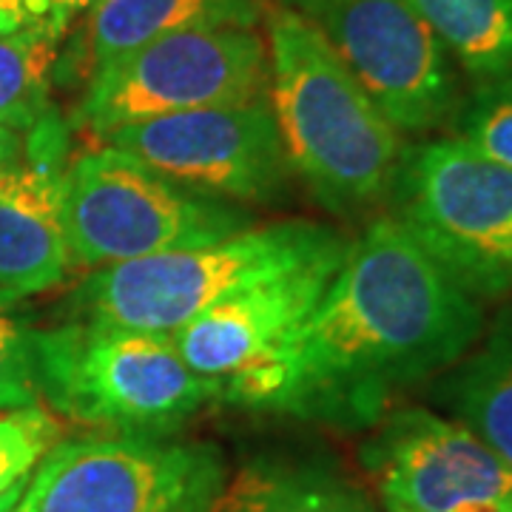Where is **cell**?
<instances>
[{
	"instance_id": "obj_24",
	"label": "cell",
	"mask_w": 512,
	"mask_h": 512,
	"mask_svg": "<svg viewBox=\"0 0 512 512\" xmlns=\"http://www.w3.org/2000/svg\"><path fill=\"white\" fill-rule=\"evenodd\" d=\"M20 163V134L0 126V168H12Z\"/></svg>"
},
{
	"instance_id": "obj_22",
	"label": "cell",
	"mask_w": 512,
	"mask_h": 512,
	"mask_svg": "<svg viewBox=\"0 0 512 512\" xmlns=\"http://www.w3.org/2000/svg\"><path fill=\"white\" fill-rule=\"evenodd\" d=\"M52 3L55 0H0V9L9 12L20 26H26V23L52 18Z\"/></svg>"
},
{
	"instance_id": "obj_2",
	"label": "cell",
	"mask_w": 512,
	"mask_h": 512,
	"mask_svg": "<svg viewBox=\"0 0 512 512\" xmlns=\"http://www.w3.org/2000/svg\"><path fill=\"white\" fill-rule=\"evenodd\" d=\"M268 106L291 171L336 211L382 200L402 165L399 131L291 6L268 12Z\"/></svg>"
},
{
	"instance_id": "obj_14",
	"label": "cell",
	"mask_w": 512,
	"mask_h": 512,
	"mask_svg": "<svg viewBox=\"0 0 512 512\" xmlns=\"http://www.w3.org/2000/svg\"><path fill=\"white\" fill-rule=\"evenodd\" d=\"M262 0H100L89 20L92 74L185 29H251Z\"/></svg>"
},
{
	"instance_id": "obj_5",
	"label": "cell",
	"mask_w": 512,
	"mask_h": 512,
	"mask_svg": "<svg viewBox=\"0 0 512 512\" xmlns=\"http://www.w3.org/2000/svg\"><path fill=\"white\" fill-rule=\"evenodd\" d=\"M63 228L72 262L111 268L211 245L248 228L245 214L165 180L120 148L83 154L63 174Z\"/></svg>"
},
{
	"instance_id": "obj_4",
	"label": "cell",
	"mask_w": 512,
	"mask_h": 512,
	"mask_svg": "<svg viewBox=\"0 0 512 512\" xmlns=\"http://www.w3.org/2000/svg\"><path fill=\"white\" fill-rule=\"evenodd\" d=\"M350 242L316 222H279L165 254L103 268L74 299L80 319L174 333L248 285L339 256Z\"/></svg>"
},
{
	"instance_id": "obj_25",
	"label": "cell",
	"mask_w": 512,
	"mask_h": 512,
	"mask_svg": "<svg viewBox=\"0 0 512 512\" xmlns=\"http://www.w3.org/2000/svg\"><path fill=\"white\" fill-rule=\"evenodd\" d=\"M26 484H29V478H26V481H18L15 487H9V490L0 493V512H12L18 507L20 498L26 493Z\"/></svg>"
},
{
	"instance_id": "obj_11",
	"label": "cell",
	"mask_w": 512,
	"mask_h": 512,
	"mask_svg": "<svg viewBox=\"0 0 512 512\" xmlns=\"http://www.w3.org/2000/svg\"><path fill=\"white\" fill-rule=\"evenodd\" d=\"M365 464L387 512H512V467L461 421L424 407L384 419Z\"/></svg>"
},
{
	"instance_id": "obj_1",
	"label": "cell",
	"mask_w": 512,
	"mask_h": 512,
	"mask_svg": "<svg viewBox=\"0 0 512 512\" xmlns=\"http://www.w3.org/2000/svg\"><path fill=\"white\" fill-rule=\"evenodd\" d=\"M484 336V313L399 220L350 242L316 311L234 404L302 419L370 424L427 376H444Z\"/></svg>"
},
{
	"instance_id": "obj_10",
	"label": "cell",
	"mask_w": 512,
	"mask_h": 512,
	"mask_svg": "<svg viewBox=\"0 0 512 512\" xmlns=\"http://www.w3.org/2000/svg\"><path fill=\"white\" fill-rule=\"evenodd\" d=\"M106 143L214 200H271L291 171L268 97L131 123Z\"/></svg>"
},
{
	"instance_id": "obj_3",
	"label": "cell",
	"mask_w": 512,
	"mask_h": 512,
	"mask_svg": "<svg viewBox=\"0 0 512 512\" xmlns=\"http://www.w3.org/2000/svg\"><path fill=\"white\" fill-rule=\"evenodd\" d=\"M29 350L37 396L94 427L163 433L220 399V384L185 365L171 333L74 319L29 333Z\"/></svg>"
},
{
	"instance_id": "obj_13",
	"label": "cell",
	"mask_w": 512,
	"mask_h": 512,
	"mask_svg": "<svg viewBox=\"0 0 512 512\" xmlns=\"http://www.w3.org/2000/svg\"><path fill=\"white\" fill-rule=\"evenodd\" d=\"M63 174L35 165L0 168V305L49 291L69 274Z\"/></svg>"
},
{
	"instance_id": "obj_27",
	"label": "cell",
	"mask_w": 512,
	"mask_h": 512,
	"mask_svg": "<svg viewBox=\"0 0 512 512\" xmlns=\"http://www.w3.org/2000/svg\"><path fill=\"white\" fill-rule=\"evenodd\" d=\"M12 512H20V510H18V507H15V510H12Z\"/></svg>"
},
{
	"instance_id": "obj_19",
	"label": "cell",
	"mask_w": 512,
	"mask_h": 512,
	"mask_svg": "<svg viewBox=\"0 0 512 512\" xmlns=\"http://www.w3.org/2000/svg\"><path fill=\"white\" fill-rule=\"evenodd\" d=\"M60 439L55 416L40 407H18L0 416V493L26 481Z\"/></svg>"
},
{
	"instance_id": "obj_21",
	"label": "cell",
	"mask_w": 512,
	"mask_h": 512,
	"mask_svg": "<svg viewBox=\"0 0 512 512\" xmlns=\"http://www.w3.org/2000/svg\"><path fill=\"white\" fill-rule=\"evenodd\" d=\"M29 404H37L29 333H23L0 311V410H18Z\"/></svg>"
},
{
	"instance_id": "obj_8",
	"label": "cell",
	"mask_w": 512,
	"mask_h": 512,
	"mask_svg": "<svg viewBox=\"0 0 512 512\" xmlns=\"http://www.w3.org/2000/svg\"><path fill=\"white\" fill-rule=\"evenodd\" d=\"M268 94V52L254 29H185L92 74L80 120L97 134L177 111L237 106Z\"/></svg>"
},
{
	"instance_id": "obj_15",
	"label": "cell",
	"mask_w": 512,
	"mask_h": 512,
	"mask_svg": "<svg viewBox=\"0 0 512 512\" xmlns=\"http://www.w3.org/2000/svg\"><path fill=\"white\" fill-rule=\"evenodd\" d=\"M441 402L512 467V311L447 370Z\"/></svg>"
},
{
	"instance_id": "obj_16",
	"label": "cell",
	"mask_w": 512,
	"mask_h": 512,
	"mask_svg": "<svg viewBox=\"0 0 512 512\" xmlns=\"http://www.w3.org/2000/svg\"><path fill=\"white\" fill-rule=\"evenodd\" d=\"M205 512H376L345 478L285 461H254L222 484Z\"/></svg>"
},
{
	"instance_id": "obj_26",
	"label": "cell",
	"mask_w": 512,
	"mask_h": 512,
	"mask_svg": "<svg viewBox=\"0 0 512 512\" xmlns=\"http://www.w3.org/2000/svg\"><path fill=\"white\" fill-rule=\"evenodd\" d=\"M20 23L15 18H12V15H9V12H3V9H0V35H3V32H12V29H18Z\"/></svg>"
},
{
	"instance_id": "obj_12",
	"label": "cell",
	"mask_w": 512,
	"mask_h": 512,
	"mask_svg": "<svg viewBox=\"0 0 512 512\" xmlns=\"http://www.w3.org/2000/svg\"><path fill=\"white\" fill-rule=\"evenodd\" d=\"M342 259L345 254L328 256L291 274L256 282L197 313L171 333L185 365L220 384V399L231 402L239 387L291 348Z\"/></svg>"
},
{
	"instance_id": "obj_23",
	"label": "cell",
	"mask_w": 512,
	"mask_h": 512,
	"mask_svg": "<svg viewBox=\"0 0 512 512\" xmlns=\"http://www.w3.org/2000/svg\"><path fill=\"white\" fill-rule=\"evenodd\" d=\"M97 3H100V0H55V3H52V18L49 20H55V23L69 29V23H72V18L77 12L94 9Z\"/></svg>"
},
{
	"instance_id": "obj_6",
	"label": "cell",
	"mask_w": 512,
	"mask_h": 512,
	"mask_svg": "<svg viewBox=\"0 0 512 512\" xmlns=\"http://www.w3.org/2000/svg\"><path fill=\"white\" fill-rule=\"evenodd\" d=\"M390 191L396 220L464 291L512 293V168L441 137L402 154Z\"/></svg>"
},
{
	"instance_id": "obj_20",
	"label": "cell",
	"mask_w": 512,
	"mask_h": 512,
	"mask_svg": "<svg viewBox=\"0 0 512 512\" xmlns=\"http://www.w3.org/2000/svg\"><path fill=\"white\" fill-rule=\"evenodd\" d=\"M461 140L493 163L512 168V74L481 80L461 111Z\"/></svg>"
},
{
	"instance_id": "obj_7",
	"label": "cell",
	"mask_w": 512,
	"mask_h": 512,
	"mask_svg": "<svg viewBox=\"0 0 512 512\" xmlns=\"http://www.w3.org/2000/svg\"><path fill=\"white\" fill-rule=\"evenodd\" d=\"M225 484L217 447L151 433L55 444L26 484L20 512H205Z\"/></svg>"
},
{
	"instance_id": "obj_18",
	"label": "cell",
	"mask_w": 512,
	"mask_h": 512,
	"mask_svg": "<svg viewBox=\"0 0 512 512\" xmlns=\"http://www.w3.org/2000/svg\"><path fill=\"white\" fill-rule=\"evenodd\" d=\"M63 35L66 26L55 20L0 35V126L29 134L52 114V66Z\"/></svg>"
},
{
	"instance_id": "obj_17",
	"label": "cell",
	"mask_w": 512,
	"mask_h": 512,
	"mask_svg": "<svg viewBox=\"0 0 512 512\" xmlns=\"http://www.w3.org/2000/svg\"><path fill=\"white\" fill-rule=\"evenodd\" d=\"M447 55L478 80L512 74V0H410Z\"/></svg>"
},
{
	"instance_id": "obj_9",
	"label": "cell",
	"mask_w": 512,
	"mask_h": 512,
	"mask_svg": "<svg viewBox=\"0 0 512 512\" xmlns=\"http://www.w3.org/2000/svg\"><path fill=\"white\" fill-rule=\"evenodd\" d=\"M359 80L396 131H433L458 106L450 55L410 0H285Z\"/></svg>"
}]
</instances>
